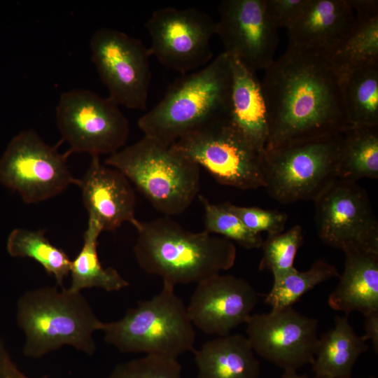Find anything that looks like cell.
<instances>
[{
    "mask_svg": "<svg viewBox=\"0 0 378 378\" xmlns=\"http://www.w3.org/2000/svg\"><path fill=\"white\" fill-rule=\"evenodd\" d=\"M111 98L87 89L63 92L56 106V122L68 152L109 155L125 144L130 123Z\"/></svg>",
    "mask_w": 378,
    "mask_h": 378,
    "instance_id": "cell-10",
    "label": "cell"
},
{
    "mask_svg": "<svg viewBox=\"0 0 378 378\" xmlns=\"http://www.w3.org/2000/svg\"><path fill=\"white\" fill-rule=\"evenodd\" d=\"M69 155L47 144L34 130L21 131L0 158V183L27 204L52 198L77 184L67 164Z\"/></svg>",
    "mask_w": 378,
    "mask_h": 378,
    "instance_id": "cell-9",
    "label": "cell"
},
{
    "mask_svg": "<svg viewBox=\"0 0 378 378\" xmlns=\"http://www.w3.org/2000/svg\"><path fill=\"white\" fill-rule=\"evenodd\" d=\"M349 126H378V61L353 66L340 74Z\"/></svg>",
    "mask_w": 378,
    "mask_h": 378,
    "instance_id": "cell-23",
    "label": "cell"
},
{
    "mask_svg": "<svg viewBox=\"0 0 378 378\" xmlns=\"http://www.w3.org/2000/svg\"><path fill=\"white\" fill-rule=\"evenodd\" d=\"M342 133L265 150V188L281 204L314 201L338 178Z\"/></svg>",
    "mask_w": 378,
    "mask_h": 378,
    "instance_id": "cell-7",
    "label": "cell"
},
{
    "mask_svg": "<svg viewBox=\"0 0 378 378\" xmlns=\"http://www.w3.org/2000/svg\"><path fill=\"white\" fill-rule=\"evenodd\" d=\"M17 323L25 335L23 354L41 358L64 345L90 356L96 350L92 337L102 330L99 320L80 291L46 286L24 293L17 304Z\"/></svg>",
    "mask_w": 378,
    "mask_h": 378,
    "instance_id": "cell-4",
    "label": "cell"
},
{
    "mask_svg": "<svg viewBox=\"0 0 378 378\" xmlns=\"http://www.w3.org/2000/svg\"><path fill=\"white\" fill-rule=\"evenodd\" d=\"M220 184L241 190L265 188L263 154L226 117L193 130L171 145Z\"/></svg>",
    "mask_w": 378,
    "mask_h": 378,
    "instance_id": "cell-8",
    "label": "cell"
},
{
    "mask_svg": "<svg viewBox=\"0 0 378 378\" xmlns=\"http://www.w3.org/2000/svg\"><path fill=\"white\" fill-rule=\"evenodd\" d=\"M92 60L118 106L144 110L151 81L149 48L140 40L111 28H100L90 41Z\"/></svg>",
    "mask_w": 378,
    "mask_h": 378,
    "instance_id": "cell-11",
    "label": "cell"
},
{
    "mask_svg": "<svg viewBox=\"0 0 378 378\" xmlns=\"http://www.w3.org/2000/svg\"><path fill=\"white\" fill-rule=\"evenodd\" d=\"M369 349L356 334L348 316H335V326L318 338L312 370L326 378H351L358 358Z\"/></svg>",
    "mask_w": 378,
    "mask_h": 378,
    "instance_id": "cell-22",
    "label": "cell"
},
{
    "mask_svg": "<svg viewBox=\"0 0 378 378\" xmlns=\"http://www.w3.org/2000/svg\"><path fill=\"white\" fill-rule=\"evenodd\" d=\"M344 270L329 295L330 308L348 316L357 311L363 316L378 310V254L344 253Z\"/></svg>",
    "mask_w": 378,
    "mask_h": 378,
    "instance_id": "cell-20",
    "label": "cell"
},
{
    "mask_svg": "<svg viewBox=\"0 0 378 378\" xmlns=\"http://www.w3.org/2000/svg\"><path fill=\"white\" fill-rule=\"evenodd\" d=\"M88 222L101 232L114 231L135 218L136 194L130 181L119 170L92 156L89 167L78 178Z\"/></svg>",
    "mask_w": 378,
    "mask_h": 378,
    "instance_id": "cell-17",
    "label": "cell"
},
{
    "mask_svg": "<svg viewBox=\"0 0 378 378\" xmlns=\"http://www.w3.org/2000/svg\"><path fill=\"white\" fill-rule=\"evenodd\" d=\"M370 378H375V377H371Z\"/></svg>",
    "mask_w": 378,
    "mask_h": 378,
    "instance_id": "cell-37",
    "label": "cell"
},
{
    "mask_svg": "<svg viewBox=\"0 0 378 378\" xmlns=\"http://www.w3.org/2000/svg\"><path fill=\"white\" fill-rule=\"evenodd\" d=\"M151 40L148 48L166 68L186 74L209 63L211 40L216 22L194 8L166 7L154 11L146 24Z\"/></svg>",
    "mask_w": 378,
    "mask_h": 378,
    "instance_id": "cell-13",
    "label": "cell"
},
{
    "mask_svg": "<svg viewBox=\"0 0 378 378\" xmlns=\"http://www.w3.org/2000/svg\"><path fill=\"white\" fill-rule=\"evenodd\" d=\"M320 239L344 253L378 254V220L357 182L337 178L314 201Z\"/></svg>",
    "mask_w": 378,
    "mask_h": 378,
    "instance_id": "cell-12",
    "label": "cell"
},
{
    "mask_svg": "<svg viewBox=\"0 0 378 378\" xmlns=\"http://www.w3.org/2000/svg\"><path fill=\"white\" fill-rule=\"evenodd\" d=\"M232 88L226 118L257 150L264 153L269 136L267 113L255 73L230 57Z\"/></svg>",
    "mask_w": 378,
    "mask_h": 378,
    "instance_id": "cell-19",
    "label": "cell"
},
{
    "mask_svg": "<svg viewBox=\"0 0 378 378\" xmlns=\"http://www.w3.org/2000/svg\"><path fill=\"white\" fill-rule=\"evenodd\" d=\"M281 378H326L321 376L315 375L314 377H309L307 375H300L297 374L296 371L294 370H284V374Z\"/></svg>",
    "mask_w": 378,
    "mask_h": 378,
    "instance_id": "cell-36",
    "label": "cell"
},
{
    "mask_svg": "<svg viewBox=\"0 0 378 378\" xmlns=\"http://www.w3.org/2000/svg\"><path fill=\"white\" fill-rule=\"evenodd\" d=\"M0 378H32L23 373L12 360L4 341L0 338ZM39 378H47L46 376Z\"/></svg>",
    "mask_w": 378,
    "mask_h": 378,
    "instance_id": "cell-34",
    "label": "cell"
},
{
    "mask_svg": "<svg viewBox=\"0 0 378 378\" xmlns=\"http://www.w3.org/2000/svg\"><path fill=\"white\" fill-rule=\"evenodd\" d=\"M204 210V229L203 231L223 236L234 241L247 249L260 248L263 239L260 234L249 230L241 220L226 208L223 203H211L204 196H198Z\"/></svg>",
    "mask_w": 378,
    "mask_h": 378,
    "instance_id": "cell-29",
    "label": "cell"
},
{
    "mask_svg": "<svg viewBox=\"0 0 378 378\" xmlns=\"http://www.w3.org/2000/svg\"><path fill=\"white\" fill-rule=\"evenodd\" d=\"M102 330L105 342L122 353L176 359L194 351L196 333L187 307L167 284L150 300L129 309L121 319L104 323Z\"/></svg>",
    "mask_w": 378,
    "mask_h": 378,
    "instance_id": "cell-6",
    "label": "cell"
},
{
    "mask_svg": "<svg viewBox=\"0 0 378 378\" xmlns=\"http://www.w3.org/2000/svg\"><path fill=\"white\" fill-rule=\"evenodd\" d=\"M101 232L93 224L88 223L83 234V245L75 259L71 260L70 290L80 291L97 287L106 291H117L130 285L115 269L104 268L102 265L97 252Z\"/></svg>",
    "mask_w": 378,
    "mask_h": 378,
    "instance_id": "cell-26",
    "label": "cell"
},
{
    "mask_svg": "<svg viewBox=\"0 0 378 378\" xmlns=\"http://www.w3.org/2000/svg\"><path fill=\"white\" fill-rule=\"evenodd\" d=\"M339 276L337 268L324 260H316L306 271L300 272L293 267L274 276L273 286L265 302L272 309L292 307L316 286Z\"/></svg>",
    "mask_w": 378,
    "mask_h": 378,
    "instance_id": "cell-28",
    "label": "cell"
},
{
    "mask_svg": "<svg viewBox=\"0 0 378 378\" xmlns=\"http://www.w3.org/2000/svg\"><path fill=\"white\" fill-rule=\"evenodd\" d=\"M258 301L256 290L246 280L218 274L197 283L187 310L193 326L223 337L247 322Z\"/></svg>",
    "mask_w": 378,
    "mask_h": 378,
    "instance_id": "cell-16",
    "label": "cell"
},
{
    "mask_svg": "<svg viewBox=\"0 0 378 378\" xmlns=\"http://www.w3.org/2000/svg\"><path fill=\"white\" fill-rule=\"evenodd\" d=\"M223 204L249 230L255 234L265 231L268 234H275L284 230L288 216L284 212L255 206H237L229 202Z\"/></svg>",
    "mask_w": 378,
    "mask_h": 378,
    "instance_id": "cell-32",
    "label": "cell"
},
{
    "mask_svg": "<svg viewBox=\"0 0 378 378\" xmlns=\"http://www.w3.org/2000/svg\"><path fill=\"white\" fill-rule=\"evenodd\" d=\"M218 11L216 34L223 52L254 73L265 71L278 45V29L267 15L265 0H225Z\"/></svg>",
    "mask_w": 378,
    "mask_h": 378,
    "instance_id": "cell-15",
    "label": "cell"
},
{
    "mask_svg": "<svg viewBox=\"0 0 378 378\" xmlns=\"http://www.w3.org/2000/svg\"><path fill=\"white\" fill-rule=\"evenodd\" d=\"M356 23L349 0H308L288 30V45L331 55L351 34Z\"/></svg>",
    "mask_w": 378,
    "mask_h": 378,
    "instance_id": "cell-18",
    "label": "cell"
},
{
    "mask_svg": "<svg viewBox=\"0 0 378 378\" xmlns=\"http://www.w3.org/2000/svg\"><path fill=\"white\" fill-rule=\"evenodd\" d=\"M378 178V126H349L342 133L338 178Z\"/></svg>",
    "mask_w": 378,
    "mask_h": 378,
    "instance_id": "cell-25",
    "label": "cell"
},
{
    "mask_svg": "<svg viewBox=\"0 0 378 378\" xmlns=\"http://www.w3.org/2000/svg\"><path fill=\"white\" fill-rule=\"evenodd\" d=\"M246 323L247 338L262 358L284 370L312 364L318 342L317 319L288 307L251 314Z\"/></svg>",
    "mask_w": 378,
    "mask_h": 378,
    "instance_id": "cell-14",
    "label": "cell"
},
{
    "mask_svg": "<svg viewBox=\"0 0 378 378\" xmlns=\"http://www.w3.org/2000/svg\"><path fill=\"white\" fill-rule=\"evenodd\" d=\"M104 378H181V366L176 359L146 355L118 364Z\"/></svg>",
    "mask_w": 378,
    "mask_h": 378,
    "instance_id": "cell-31",
    "label": "cell"
},
{
    "mask_svg": "<svg viewBox=\"0 0 378 378\" xmlns=\"http://www.w3.org/2000/svg\"><path fill=\"white\" fill-rule=\"evenodd\" d=\"M6 248L13 257L29 258L38 262L48 274L54 276L57 286L64 288L71 260L64 250L50 243L44 231L15 228L8 237Z\"/></svg>",
    "mask_w": 378,
    "mask_h": 378,
    "instance_id": "cell-27",
    "label": "cell"
},
{
    "mask_svg": "<svg viewBox=\"0 0 378 378\" xmlns=\"http://www.w3.org/2000/svg\"><path fill=\"white\" fill-rule=\"evenodd\" d=\"M104 164L122 172L165 216L183 213L200 189V167L172 146L144 135Z\"/></svg>",
    "mask_w": 378,
    "mask_h": 378,
    "instance_id": "cell-5",
    "label": "cell"
},
{
    "mask_svg": "<svg viewBox=\"0 0 378 378\" xmlns=\"http://www.w3.org/2000/svg\"><path fill=\"white\" fill-rule=\"evenodd\" d=\"M364 320V329L365 333L362 336L365 341L371 340L374 350L378 353V310L373 311L366 315Z\"/></svg>",
    "mask_w": 378,
    "mask_h": 378,
    "instance_id": "cell-35",
    "label": "cell"
},
{
    "mask_svg": "<svg viewBox=\"0 0 378 378\" xmlns=\"http://www.w3.org/2000/svg\"><path fill=\"white\" fill-rule=\"evenodd\" d=\"M231 88L230 57L223 52L204 67L176 78L139 118L138 127L144 135L171 146L186 133L226 117Z\"/></svg>",
    "mask_w": 378,
    "mask_h": 378,
    "instance_id": "cell-3",
    "label": "cell"
},
{
    "mask_svg": "<svg viewBox=\"0 0 378 378\" xmlns=\"http://www.w3.org/2000/svg\"><path fill=\"white\" fill-rule=\"evenodd\" d=\"M134 253L139 267L160 276L163 284H197L234 264L236 247L232 241L204 231L185 229L169 216L150 221L136 219Z\"/></svg>",
    "mask_w": 378,
    "mask_h": 378,
    "instance_id": "cell-2",
    "label": "cell"
},
{
    "mask_svg": "<svg viewBox=\"0 0 378 378\" xmlns=\"http://www.w3.org/2000/svg\"><path fill=\"white\" fill-rule=\"evenodd\" d=\"M260 84L269 126L265 150L349 127L340 75L326 52L288 45L265 70Z\"/></svg>",
    "mask_w": 378,
    "mask_h": 378,
    "instance_id": "cell-1",
    "label": "cell"
},
{
    "mask_svg": "<svg viewBox=\"0 0 378 378\" xmlns=\"http://www.w3.org/2000/svg\"><path fill=\"white\" fill-rule=\"evenodd\" d=\"M308 0H265L267 15L274 27L291 28L302 14Z\"/></svg>",
    "mask_w": 378,
    "mask_h": 378,
    "instance_id": "cell-33",
    "label": "cell"
},
{
    "mask_svg": "<svg viewBox=\"0 0 378 378\" xmlns=\"http://www.w3.org/2000/svg\"><path fill=\"white\" fill-rule=\"evenodd\" d=\"M198 378H258L260 362L241 334L218 337L195 350Z\"/></svg>",
    "mask_w": 378,
    "mask_h": 378,
    "instance_id": "cell-21",
    "label": "cell"
},
{
    "mask_svg": "<svg viewBox=\"0 0 378 378\" xmlns=\"http://www.w3.org/2000/svg\"><path fill=\"white\" fill-rule=\"evenodd\" d=\"M302 244V230L299 225L284 232L268 234L261 246L262 255L259 270H268L275 276L293 269L295 256Z\"/></svg>",
    "mask_w": 378,
    "mask_h": 378,
    "instance_id": "cell-30",
    "label": "cell"
},
{
    "mask_svg": "<svg viewBox=\"0 0 378 378\" xmlns=\"http://www.w3.org/2000/svg\"><path fill=\"white\" fill-rule=\"evenodd\" d=\"M356 23L345 41L331 55L340 74L372 61H378V1L349 0Z\"/></svg>",
    "mask_w": 378,
    "mask_h": 378,
    "instance_id": "cell-24",
    "label": "cell"
}]
</instances>
